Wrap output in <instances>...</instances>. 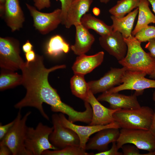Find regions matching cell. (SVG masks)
<instances>
[{
    "label": "cell",
    "mask_w": 155,
    "mask_h": 155,
    "mask_svg": "<svg viewBox=\"0 0 155 155\" xmlns=\"http://www.w3.org/2000/svg\"><path fill=\"white\" fill-rule=\"evenodd\" d=\"M65 67V65H62L47 68L44 65L43 56L38 55L34 61L28 63L25 62L21 69L23 78L22 84L26 88V93L15 104V108L21 110L26 107H34L44 118L49 120L42 106L45 103L51 106L52 111L66 115L70 121L75 119L78 111L61 101L57 90L51 86L48 80L50 72Z\"/></svg>",
    "instance_id": "cell-1"
},
{
    "label": "cell",
    "mask_w": 155,
    "mask_h": 155,
    "mask_svg": "<svg viewBox=\"0 0 155 155\" xmlns=\"http://www.w3.org/2000/svg\"><path fill=\"white\" fill-rule=\"evenodd\" d=\"M124 40L127 46L126 55L118 61L127 70L143 72L150 75L155 69V59L146 53L141 46V43L131 35Z\"/></svg>",
    "instance_id": "cell-2"
},
{
    "label": "cell",
    "mask_w": 155,
    "mask_h": 155,
    "mask_svg": "<svg viewBox=\"0 0 155 155\" xmlns=\"http://www.w3.org/2000/svg\"><path fill=\"white\" fill-rule=\"evenodd\" d=\"M154 111L147 106L135 109H120L113 115L115 121L120 128L150 129Z\"/></svg>",
    "instance_id": "cell-3"
},
{
    "label": "cell",
    "mask_w": 155,
    "mask_h": 155,
    "mask_svg": "<svg viewBox=\"0 0 155 155\" xmlns=\"http://www.w3.org/2000/svg\"><path fill=\"white\" fill-rule=\"evenodd\" d=\"M20 110L14 119L13 125L1 141L0 145L7 146L13 155H30L25 147V142L28 127L26 121L31 112H27L22 117Z\"/></svg>",
    "instance_id": "cell-4"
},
{
    "label": "cell",
    "mask_w": 155,
    "mask_h": 155,
    "mask_svg": "<svg viewBox=\"0 0 155 155\" xmlns=\"http://www.w3.org/2000/svg\"><path fill=\"white\" fill-rule=\"evenodd\" d=\"M53 130L39 123L35 128L28 127L25 142V147L30 155H41L45 151L58 150L50 143L49 137Z\"/></svg>",
    "instance_id": "cell-5"
},
{
    "label": "cell",
    "mask_w": 155,
    "mask_h": 155,
    "mask_svg": "<svg viewBox=\"0 0 155 155\" xmlns=\"http://www.w3.org/2000/svg\"><path fill=\"white\" fill-rule=\"evenodd\" d=\"M116 142L119 149L126 144H132L139 149L155 151V136L149 130L121 129Z\"/></svg>",
    "instance_id": "cell-6"
},
{
    "label": "cell",
    "mask_w": 155,
    "mask_h": 155,
    "mask_svg": "<svg viewBox=\"0 0 155 155\" xmlns=\"http://www.w3.org/2000/svg\"><path fill=\"white\" fill-rule=\"evenodd\" d=\"M20 44L9 38H0V67L15 71L21 69L25 62L20 55Z\"/></svg>",
    "instance_id": "cell-7"
},
{
    "label": "cell",
    "mask_w": 155,
    "mask_h": 155,
    "mask_svg": "<svg viewBox=\"0 0 155 155\" xmlns=\"http://www.w3.org/2000/svg\"><path fill=\"white\" fill-rule=\"evenodd\" d=\"M53 130L49 137L51 144L58 149L67 146H80V140L77 134L72 130L63 126L59 115L55 113L51 117Z\"/></svg>",
    "instance_id": "cell-8"
},
{
    "label": "cell",
    "mask_w": 155,
    "mask_h": 155,
    "mask_svg": "<svg viewBox=\"0 0 155 155\" xmlns=\"http://www.w3.org/2000/svg\"><path fill=\"white\" fill-rule=\"evenodd\" d=\"M146 75L143 72L127 70L123 77L122 83L105 92L112 93L132 90L141 94L145 89L155 88V80L146 78Z\"/></svg>",
    "instance_id": "cell-9"
},
{
    "label": "cell",
    "mask_w": 155,
    "mask_h": 155,
    "mask_svg": "<svg viewBox=\"0 0 155 155\" xmlns=\"http://www.w3.org/2000/svg\"><path fill=\"white\" fill-rule=\"evenodd\" d=\"M26 5L33 18L34 26L41 33L47 34L61 24V9H57L51 13H44L29 4Z\"/></svg>",
    "instance_id": "cell-10"
},
{
    "label": "cell",
    "mask_w": 155,
    "mask_h": 155,
    "mask_svg": "<svg viewBox=\"0 0 155 155\" xmlns=\"http://www.w3.org/2000/svg\"><path fill=\"white\" fill-rule=\"evenodd\" d=\"M59 116L62 124L64 127L72 130L77 134L80 140V146L85 150L86 145L89 137L92 134L108 128L120 129L118 124L116 122L105 125L82 126L77 125L71 122L62 113H60Z\"/></svg>",
    "instance_id": "cell-11"
},
{
    "label": "cell",
    "mask_w": 155,
    "mask_h": 155,
    "mask_svg": "<svg viewBox=\"0 0 155 155\" xmlns=\"http://www.w3.org/2000/svg\"><path fill=\"white\" fill-rule=\"evenodd\" d=\"M127 70L123 67L111 68L100 79L88 82L90 91L94 94L103 93L117 85H120L122 83L123 77Z\"/></svg>",
    "instance_id": "cell-12"
},
{
    "label": "cell",
    "mask_w": 155,
    "mask_h": 155,
    "mask_svg": "<svg viewBox=\"0 0 155 155\" xmlns=\"http://www.w3.org/2000/svg\"><path fill=\"white\" fill-rule=\"evenodd\" d=\"M101 46L110 55L120 61L126 55L127 51V44L124 37L118 31L103 36L99 38Z\"/></svg>",
    "instance_id": "cell-13"
},
{
    "label": "cell",
    "mask_w": 155,
    "mask_h": 155,
    "mask_svg": "<svg viewBox=\"0 0 155 155\" xmlns=\"http://www.w3.org/2000/svg\"><path fill=\"white\" fill-rule=\"evenodd\" d=\"M138 96L135 92L130 95H126L118 92L108 93L105 92L99 95L97 99L99 101L108 102L111 109H135L141 106L137 100Z\"/></svg>",
    "instance_id": "cell-14"
},
{
    "label": "cell",
    "mask_w": 155,
    "mask_h": 155,
    "mask_svg": "<svg viewBox=\"0 0 155 155\" xmlns=\"http://www.w3.org/2000/svg\"><path fill=\"white\" fill-rule=\"evenodd\" d=\"M85 101L90 104L92 111V117L90 125H105L115 122L113 115L120 109L113 110L105 107L99 102L90 91Z\"/></svg>",
    "instance_id": "cell-15"
},
{
    "label": "cell",
    "mask_w": 155,
    "mask_h": 155,
    "mask_svg": "<svg viewBox=\"0 0 155 155\" xmlns=\"http://www.w3.org/2000/svg\"><path fill=\"white\" fill-rule=\"evenodd\" d=\"M120 133L119 128H108L100 130L88 140L86 150H96L99 152L106 151L109 149L110 143L117 142Z\"/></svg>",
    "instance_id": "cell-16"
},
{
    "label": "cell",
    "mask_w": 155,
    "mask_h": 155,
    "mask_svg": "<svg viewBox=\"0 0 155 155\" xmlns=\"http://www.w3.org/2000/svg\"><path fill=\"white\" fill-rule=\"evenodd\" d=\"M104 56L103 51L91 55L84 54L78 56L72 67L74 73L84 75L90 73L101 64Z\"/></svg>",
    "instance_id": "cell-17"
},
{
    "label": "cell",
    "mask_w": 155,
    "mask_h": 155,
    "mask_svg": "<svg viewBox=\"0 0 155 155\" xmlns=\"http://www.w3.org/2000/svg\"><path fill=\"white\" fill-rule=\"evenodd\" d=\"M4 12L6 22L12 31L22 28L24 18L19 0H5Z\"/></svg>",
    "instance_id": "cell-18"
},
{
    "label": "cell",
    "mask_w": 155,
    "mask_h": 155,
    "mask_svg": "<svg viewBox=\"0 0 155 155\" xmlns=\"http://www.w3.org/2000/svg\"><path fill=\"white\" fill-rule=\"evenodd\" d=\"M93 0H73L67 11L64 25L67 28L81 24L82 17L89 11Z\"/></svg>",
    "instance_id": "cell-19"
},
{
    "label": "cell",
    "mask_w": 155,
    "mask_h": 155,
    "mask_svg": "<svg viewBox=\"0 0 155 155\" xmlns=\"http://www.w3.org/2000/svg\"><path fill=\"white\" fill-rule=\"evenodd\" d=\"M76 32L75 42L71 46V50L76 55L85 54L91 49L95 41L94 36L81 24L75 26Z\"/></svg>",
    "instance_id": "cell-20"
},
{
    "label": "cell",
    "mask_w": 155,
    "mask_h": 155,
    "mask_svg": "<svg viewBox=\"0 0 155 155\" xmlns=\"http://www.w3.org/2000/svg\"><path fill=\"white\" fill-rule=\"evenodd\" d=\"M138 13V8L135 9L126 16L118 18L111 16L113 24L111 25L113 32L118 31L121 34L124 38H127L131 35L134 22Z\"/></svg>",
    "instance_id": "cell-21"
},
{
    "label": "cell",
    "mask_w": 155,
    "mask_h": 155,
    "mask_svg": "<svg viewBox=\"0 0 155 155\" xmlns=\"http://www.w3.org/2000/svg\"><path fill=\"white\" fill-rule=\"evenodd\" d=\"M81 24L87 29L93 30L100 36L113 32L112 26L108 25L103 21L96 18L90 13H86L82 17Z\"/></svg>",
    "instance_id": "cell-22"
},
{
    "label": "cell",
    "mask_w": 155,
    "mask_h": 155,
    "mask_svg": "<svg viewBox=\"0 0 155 155\" xmlns=\"http://www.w3.org/2000/svg\"><path fill=\"white\" fill-rule=\"evenodd\" d=\"M149 3L147 0H140L138 6V16L136 25L131 33L134 36L142 28L151 23L155 24V16L149 7Z\"/></svg>",
    "instance_id": "cell-23"
},
{
    "label": "cell",
    "mask_w": 155,
    "mask_h": 155,
    "mask_svg": "<svg viewBox=\"0 0 155 155\" xmlns=\"http://www.w3.org/2000/svg\"><path fill=\"white\" fill-rule=\"evenodd\" d=\"M70 87L72 94L84 101L87 99L90 90L84 75L74 74L70 80Z\"/></svg>",
    "instance_id": "cell-24"
},
{
    "label": "cell",
    "mask_w": 155,
    "mask_h": 155,
    "mask_svg": "<svg viewBox=\"0 0 155 155\" xmlns=\"http://www.w3.org/2000/svg\"><path fill=\"white\" fill-rule=\"evenodd\" d=\"M22 75L14 71L2 69L0 75L1 91L12 88L22 84Z\"/></svg>",
    "instance_id": "cell-25"
},
{
    "label": "cell",
    "mask_w": 155,
    "mask_h": 155,
    "mask_svg": "<svg viewBox=\"0 0 155 155\" xmlns=\"http://www.w3.org/2000/svg\"><path fill=\"white\" fill-rule=\"evenodd\" d=\"M140 0H120L109 10L112 15L121 18L138 7Z\"/></svg>",
    "instance_id": "cell-26"
},
{
    "label": "cell",
    "mask_w": 155,
    "mask_h": 155,
    "mask_svg": "<svg viewBox=\"0 0 155 155\" xmlns=\"http://www.w3.org/2000/svg\"><path fill=\"white\" fill-rule=\"evenodd\" d=\"M68 44L59 35H56L51 38L46 46V53L48 55L56 56L62 53H67L69 50Z\"/></svg>",
    "instance_id": "cell-27"
},
{
    "label": "cell",
    "mask_w": 155,
    "mask_h": 155,
    "mask_svg": "<svg viewBox=\"0 0 155 155\" xmlns=\"http://www.w3.org/2000/svg\"><path fill=\"white\" fill-rule=\"evenodd\" d=\"M80 146H69L63 148L50 150H48L42 153L43 155H89L93 153H88Z\"/></svg>",
    "instance_id": "cell-28"
},
{
    "label": "cell",
    "mask_w": 155,
    "mask_h": 155,
    "mask_svg": "<svg viewBox=\"0 0 155 155\" xmlns=\"http://www.w3.org/2000/svg\"><path fill=\"white\" fill-rule=\"evenodd\" d=\"M134 36L141 43L148 41L155 38V27L146 26L139 31Z\"/></svg>",
    "instance_id": "cell-29"
},
{
    "label": "cell",
    "mask_w": 155,
    "mask_h": 155,
    "mask_svg": "<svg viewBox=\"0 0 155 155\" xmlns=\"http://www.w3.org/2000/svg\"><path fill=\"white\" fill-rule=\"evenodd\" d=\"M123 155H143L140 153L139 149L134 145L125 144L121 148Z\"/></svg>",
    "instance_id": "cell-30"
},
{
    "label": "cell",
    "mask_w": 155,
    "mask_h": 155,
    "mask_svg": "<svg viewBox=\"0 0 155 155\" xmlns=\"http://www.w3.org/2000/svg\"><path fill=\"white\" fill-rule=\"evenodd\" d=\"M61 3V24L64 25L69 8L73 0H59Z\"/></svg>",
    "instance_id": "cell-31"
},
{
    "label": "cell",
    "mask_w": 155,
    "mask_h": 155,
    "mask_svg": "<svg viewBox=\"0 0 155 155\" xmlns=\"http://www.w3.org/2000/svg\"><path fill=\"white\" fill-rule=\"evenodd\" d=\"M112 145L110 149L101 152H98L94 154V155H123L122 152L118 151L116 142H113Z\"/></svg>",
    "instance_id": "cell-32"
},
{
    "label": "cell",
    "mask_w": 155,
    "mask_h": 155,
    "mask_svg": "<svg viewBox=\"0 0 155 155\" xmlns=\"http://www.w3.org/2000/svg\"><path fill=\"white\" fill-rule=\"evenodd\" d=\"M15 120L5 125H2L0 124V140L1 141L5 137L10 129L13 125Z\"/></svg>",
    "instance_id": "cell-33"
},
{
    "label": "cell",
    "mask_w": 155,
    "mask_h": 155,
    "mask_svg": "<svg viewBox=\"0 0 155 155\" xmlns=\"http://www.w3.org/2000/svg\"><path fill=\"white\" fill-rule=\"evenodd\" d=\"M34 5L39 10L45 8H49L51 6L50 0H33Z\"/></svg>",
    "instance_id": "cell-34"
},
{
    "label": "cell",
    "mask_w": 155,
    "mask_h": 155,
    "mask_svg": "<svg viewBox=\"0 0 155 155\" xmlns=\"http://www.w3.org/2000/svg\"><path fill=\"white\" fill-rule=\"evenodd\" d=\"M145 47L149 51L150 56L155 59V38L148 41Z\"/></svg>",
    "instance_id": "cell-35"
},
{
    "label": "cell",
    "mask_w": 155,
    "mask_h": 155,
    "mask_svg": "<svg viewBox=\"0 0 155 155\" xmlns=\"http://www.w3.org/2000/svg\"><path fill=\"white\" fill-rule=\"evenodd\" d=\"M36 57L35 52L31 50L25 54V57L26 60V63H28L35 60Z\"/></svg>",
    "instance_id": "cell-36"
},
{
    "label": "cell",
    "mask_w": 155,
    "mask_h": 155,
    "mask_svg": "<svg viewBox=\"0 0 155 155\" xmlns=\"http://www.w3.org/2000/svg\"><path fill=\"white\" fill-rule=\"evenodd\" d=\"M152 99L154 102L155 108L152 123L149 130L155 136V90L153 94Z\"/></svg>",
    "instance_id": "cell-37"
},
{
    "label": "cell",
    "mask_w": 155,
    "mask_h": 155,
    "mask_svg": "<svg viewBox=\"0 0 155 155\" xmlns=\"http://www.w3.org/2000/svg\"><path fill=\"white\" fill-rule=\"evenodd\" d=\"M12 154L9 148L5 145H0V155H9Z\"/></svg>",
    "instance_id": "cell-38"
},
{
    "label": "cell",
    "mask_w": 155,
    "mask_h": 155,
    "mask_svg": "<svg viewBox=\"0 0 155 155\" xmlns=\"http://www.w3.org/2000/svg\"><path fill=\"white\" fill-rule=\"evenodd\" d=\"M33 46L30 42L28 40L22 46L23 51L26 53L32 50Z\"/></svg>",
    "instance_id": "cell-39"
},
{
    "label": "cell",
    "mask_w": 155,
    "mask_h": 155,
    "mask_svg": "<svg viewBox=\"0 0 155 155\" xmlns=\"http://www.w3.org/2000/svg\"><path fill=\"white\" fill-rule=\"evenodd\" d=\"M5 0H0V10L1 13L4 12Z\"/></svg>",
    "instance_id": "cell-40"
},
{
    "label": "cell",
    "mask_w": 155,
    "mask_h": 155,
    "mask_svg": "<svg viewBox=\"0 0 155 155\" xmlns=\"http://www.w3.org/2000/svg\"><path fill=\"white\" fill-rule=\"evenodd\" d=\"M92 12L94 15L98 16L100 14V10L98 8L95 7L93 9Z\"/></svg>",
    "instance_id": "cell-41"
},
{
    "label": "cell",
    "mask_w": 155,
    "mask_h": 155,
    "mask_svg": "<svg viewBox=\"0 0 155 155\" xmlns=\"http://www.w3.org/2000/svg\"><path fill=\"white\" fill-rule=\"evenodd\" d=\"M152 5V10L155 13V0H147Z\"/></svg>",
    "instance_id": "cell-42"
},
{
    "label": "cell",
    "mask_w": 155,
    "mask_h": 155,
    "mask_svg": "<svg viewBox=\"0 0 155 155\" xmlns=\"http://www.w3.org/2000/svg\"><path fill=\"white\" fill-rule=\"evenodd\" d=\"M150 78L153 79H155V69L154 71L153 72L149 75Z\"/></svg>",
    "instance_id": "cell-43"
},
{
    "label": "cell",
    "mask_w": 155,
    "mask_h": 155,
    "mask_svg": "<svg viewBox=\"0 0 155 155\" xmlns=\"http://www.w3.org/2000/svg\"><path fill=\"white\" fill-rule=\"evenodd\" d=\"M101 3L107 4L111 0H99Z\"/></svg>",
    "instance_id": "cell-44"
}]
</instances>
